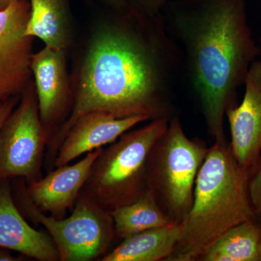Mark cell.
Listing matches in <instances>:
<instances>
[{"instance_id":"cell-1","label":"cell","mask_w":261,"mask_h":261,"mask_svg":"<svg viewBox=\"0 0 261 261\" xmlns=\"http://www.w3.org/2000/svg\"><path fill=\"white\" fill-rule=\"evenodd\" d=\"M180 75L179 53L162 14L134 15L103 27L89 44L71 113L48 143L47 167H53L70 127L87 113L149 121L176 117L174 89Z\"/></svg>"},{"instance_id":"cell-2","label":"cell","mask_w":261,"mask_h":261,"mask_svg":"<svg viewBox=\"0 0 261 261\" xmlns=\"http://www.w3.org/2000/svg\"><path fill=\"white\" fill-rule=\"evenodd\" d=\"M177 47L181 75L200 104L209 135L227 143L224 117L250 65L260 56L249 24L247 0H177L162 12Z\"/></svg>"},{"instance_id":"cell-3","label":"cell","mask_w":261,"mask_h":261,"mask_svg":"<svg viewBox=\"0 0 261 261\" xmlns=\"http://www.w3.org/2000/svg\"><path fill=\"white\" fill-rule=\"evenodd\" d=\"M250 174L237 161L230 143L215 142L196 178L181 238L166 260H198L228 229L256 217L249 192Z\"/></svg>"},{"instance_id":"cell-4","label":"cell","mask_w":261,"mask_h":261,"mask_svg":"<svg viewBox=\"0 0 261 261\" xmlns=\"http://www.w3.org/2000/svg\"><path fill=\"white\" fill-rule=\"evenodd\" d=\"M169 120L123 134L95 160L82 192L111 211L135 202L147 190V163L151 149L167 129Z\"/></svg>"},{"instance_id":"cell-5","label":"cell","mask_w":261,"mask_h":261,"mask_svg":"<svg viewBox=\"0 0 261 261\" xmlns=\"http://www.w3.org/2000/svg\"><path fill=\"white\" fill-rule=\"evenodd\" d=\"M208 150L203 141L187 137L176 116L149 152L147 187L176 224L183 222L190 212L196 178Z\"/></svg>"},{"instance_id":"cell-6","label":"cell","mask_w":261,"mask_h":261,"mask_svg":"<svg viewBox=\"0 0 261 261\" xmlns=\"http://www.w3.org/2000/svg\"><path fill=\"white\" fill-rule=\"evenodd\" d=\"M13 197L23 216L42 225L49 233L60 261H90L102 257L116 237L111 212L84 192H81L71 214L63 219L39 210L27 195L25 181L18 184Z\"/></svg>"},{"instance_id":"cell-7","label":"cell","mask_w":261,"mask_h":261,"mask_svg":"<svg viewBox=\"0 0 261 261\" xmlns=\"http://www.w3.org/2000/svg\"><path fill=\"white\" fill-rule=\"evenodd\" d=\"M21 94L18 107L0 129V181L23 178L30 185L43 177L51 135L41 121L34 84H29Z\"/></svg>"},{"instance_id":"cell-8","label":"cell","mask_w":261,"mask_h":261,"mask_svg":"<svg viewBox=\"0 0 261 261\" xmlns=\"http://www.w3.org/2000/svg\"><path fill=\"white\" fill-rule=\"evenodd\" d=\"M30 14L27 0L0 12V102L18 97L31 83L34 37L25 34Z\"/></svg>"},{"instance_id":"cell-9","label":"cell","mask_w":261,"mask_h":261,"mask_svg":"<svg viewBox=\"0 0 261 261\" xmlns=\"http://www.w3.org/2000/svg\"><path fill=\"white\" fill-rule=\"evenodd\" d=\"M241 104L226 111L233 156L242 167L252 171L261 156V60L250 65Z\"/></svg>"},{"instance_id":"cell-10","label":"cell","mask_w":261,"mask_h":261,"mask_svg":"<svg viewBox=\"0 0 261 261\" xmlns=\"http://www.w3.org/2000/svg\"><path fill=\"white\" fill-rule=\"evenodd\" d=\"M104 148V147H103ZM99 148L86 154L73 165L67 164L49 171L39 181L25 183V192L39 210L56 219L66 217L88 179L92 165L101 153Z\"/></svg>"},{"instance_id":"cell-11","label":"cell","mask_w":261,"mask_h":261,"mask_svg":"<svg viewBox=\"0 0 261 261\" xmlns=\"http://www.w3.org/2000/svg\"><path fill=\"white\" fill-rule=\"evenodd\" d=\"M147 121H149L147 116L115 118L102 112H91L81 116L61 142L53 168L69 164L84 154L111 145L136 125Z\"/></svg>"},{"instance_id":"cell-12","label":"cell","mask_w":261,"mask_h":261,"mask_svg":"<svg viewBox=\"0 0 261 261\" xmlns=\"http://www.w3.org/2000/svg\"><path fill=\"white\" fill-rule=\"evenodd\" d=\"M10 180L0 181V247L39 261H60L46 230L33 228L15 204Z\"/></svg>"},{"instance_id":"cell-13","label":"cell","mask_w":261,"mask_h":261,"mask_svg":"<svg viewBox=\"0 0 261 261\" xmlns=\"http://www.w3.org/2000/svg\"><path fill=\"white\" fill-rule=\"evenodd\" d=\"M32 70L39 116L44 126L51 130V127L63 117L69 101L65 51L45 46L33 54Z\"/></svg>"},{"instance_id":"cell-14","label":"cell","mask_w":261,"mask_h":261,"mask_svg":"<svg viewBox=\"0 0 261 261\" xmlns=\"http://www.w3.org/2000/svg\"><path fill=\"white\" fill-rule=\"evenodd\" d=\"M182 223L150 228L123 239L111 252L103 255L101 261L166 260L179 241Z\"/></svg>"},{"instance_id":"cell-15","label":"cell","mask_w":261,"mask_h":261,"mask_svg":"<svg viewBox=\"0 0 261 261\" xmlns=\"http://www.w3.org/2000/svg\"><path fill=\"white\" fill-rule=\"evenodd\" d=\"M261 224L248 220L226 231L200 257V261H260Z\"/></svg>"},{"instance_id":"cell-16","label":"cell","mask_w":261,"mask_h":261,"mask_svg":"<svg viewBox=\"0 0 261 261\" xmlns=\"http://www.w3.org/2000/svg\"><path fill=\"white\" fill-rule=\"evenodd\" d=\"M30 4L25 34L39 38L47 47L65 51L68 44L65 0H30Z\"/></svg>"},{"instance_id":"cell-17","label":"cell","mask_w":261,"mask_h":261,"mask_svg":"<svg viewBox=\"0 0 261 261\" xmlns=\"http://www.w3.org/2000/svg\"><path fill=\"white\" fill-rule=\"evenodd\" d=\"M111 214L116 237L122 240L150 228L176 224L163 212L149 189L135 202Z\"/></svg>"},{"instance_id":"cell-18","label":"cell","mask_w":261,"mask_h":261,"mask_svg":"<svg viewBox=\"0 0 261 261\" xmlns=\"http://www.w3.org/2000/svg\"><path fill=\"white\" fill-rule=\"evenodd\" d=\"M249 192L255 215L261 214V156L252 170L249 182Z\"/></svg>"},{"instance_id":"cell-19","label":"cell","mask_w":261,"mask_h":261,"mask_svg":"<svg viewBox=\"0 0 261 261\" xmlns=\"http://www.w3.org/2000/svg\"><path fill=\"white\" fill-rule=\"evenodd\" d=\"M145 15L149 16L161 15L169 0H140Z\"/></svg>"},{"instance_id":"cell-20","label":"cell","mask_w":261,"mask_h":261,"mask_svg":"<svg viewBox=\"0 0 261 261\" xmlns=\"http://www.w3.org/2000/svg\"><path fill=\"white\" fill-rule=\"evenodd\" d=\"M18 97H14L8 99L2 103L0 106V129L3 126V123L6 121L10 113L13 112L15 106L18 104Z\"/></svg>"},{"instance_id":"cell-21","label":"cell","mask_w":261,"mask_h":261,"mask_svg":"<svg viewBox=\"0 0 261 261\" xmlns=\"http://www.w3.org/2000/svg\"><path fill=\"white\" fill-rule=\"evenodd\" d=\"M25 257H27L21 254L20 255H13L12 250L0 247V261H21L24 260Z\"/></svg>"},{"instance_id":"cell-22","label":"cell","mask_w":261,"mask_h":261,"mask_svg":"<svg viewBox=\"0 0 261 261\" xmlns=\"http://www.w3.org/2000/svg\"><path fill=\"white\" fill-rule=\"evenodd\" d=\"M18 0H0V12L6 10L10 5Z\"/></svg>"},{"instance_id":"cell-23","label":"cell","mask_w":261,"mask_h":261,"mask_svg":"<svg viewBox=\"0 0 261 261\" xmlns=\"http://www.w3.org/2000/svg\"><path fill=\"white\" fill-rule=\"evenodd\" d=\"M113 4L116 5L118 8H123L126 5V0H109Z\"/></svg>"},{"instance_id":"cell-24","label":"cell","mask_w":261,"mask_h":261,"mask_svg":"<svg viewBox=\"0 0 261 261\" xmlns=\"http://www.w3.org/2000/svg\"><path fill=\"white\" fill-rule=\"evenodd\" d=\"M255 218H256L257 221H258L261 224V214L257 215Z\"/></svg>"},{"instance_id":"cell-25","label":"cell","mask_w":261,"mask_h":261,"mask_svg":"<svg viewBox=\"0 0 261 261\" xmlns=\"http://www.w3.org/2000/svg\"><path fill=\"white\" fill-rule=\"evenodd\" d=\"M260 261H261V247H260Z\"/></svg>"},{"instance_id":"cell-26","label":"cell","mask_w":261,"mask_h":261,"mask_svg":"<svg viewBox=\"0 0 261 261\" xmlns=\"http://www.w3.org/2000/svg\"><path fill=\"white\" fill-rule=\"evenodd\" d=\"M260 47H261V37H260Z\"/></svg>"},{"instance_id":"cell-27","label":"cell","mask_w":261,"mask_h":261,"mask_svg":"<svg viewBox=\"0 0 261 261\" xmlns=\"http://www.w3.org/2000/svg\"><path fill=\"white\" fill-rule=\"evenodd\" d=\"M2 103H3V102H0V106H1Z\"/></svg>"}]
</instances>
